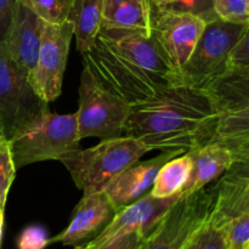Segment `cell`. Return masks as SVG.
Masks as SVG:
<instances>
[{
	"label": "cell",
	"instance_id": "obj_22",
	"mask_svg": "<svg viewBox=\"0 0 249 249\" xmlns=\"http://www.w3.org/2000/svg\"><path fill=\"white\" fill-rule=\"evenodd\" d=\"M45 23L58 24L67 19L70 0H19Z\"/></svg>",
	"mask_w": 249,
	"mask_h": 249
},
{
	"label": "cell",
	"instance_id": "obj_25",
	"mask_svg": "<svg viewBox=\"0 0 249 249\" xmlns=\"http://www.w3.org/2000/svg\"><path fill=\"white\" fill-rule=\"evenodd\" d=\"M219 18L235 23H249V0H214Z\"/></svg>",
	"mask_w": 249,
	"mask_h": 249
},
{
	"label": "cell",
	"instance_id": "obj_31",
	"mask_svg": "<svg viewBox=\"0 0 249 249\" xmlns=\"http://www.w3.org/2000/svg\"><path fill=\"white\" fill-rule=\"evenodd\" d=\"M19 0H0V43H4Z\"/></svg>",
	"mask_w": 249,
	"mask_h": 249
},
{
	"label": "cell",
	"instance_id": "obj_24",
	"mask_svg": "<svg viewBox=\"0 0 249 249\" xmlns=\"http://www.w3.org/2000/svg\"><path fill=\"white\" fill-rule=\"evenodd\" d=\"M228 226L219 225L207 219L195 236L194 249H229Z\"/></svg>",
	"mask_w": 249,
	"mask_h": 249
},
{
	"label": "cell",
	"instance_id": "obj_12",
	"mask_svg": "<svg viewBox=\"0 0 249 249\" xmlns=\"http://www.w3.org/2000/svg\"><path fill=\"white\" fill-rule=\"evenodd\" d=\"M204 26L206 22L192 15L152 6L151 32L179 72L194 51Z\"/></svg>",
	"mask_w": 249,
	"mask_h": 249
},
{
	"label": "cell",
	"instance_id": "obj_9",
	"mask_svg": "<svg viewBox=\"0 0 249 249\" xmlns=\"http://www.w3.org/2000/svg\"><path fill=\"white\" fill-rule=\"evenodd\" d=\"M46 109L48 104L36 94L26 73L15 65L0 43V134L10 140Z\"/></svg>",
	"mask_w": 249,
	"mask_h": 249
},
{
	"label": "cell",
	"instance_id": "obj_16",
	"mask_svg": "<svg viewBox=\"0 0 249 249\" xmlns=\"http://www.w3.org/2000/svg\"><path fill=\"white\" fill-rule=\"evenodd\" d=\"M214 201L208 219L228 226L249 214V163H235L213 184Z\"/></svg>",
	"mask_w": 249,
	"mask_h": 249
},
{
	"label": "cell",
	"instance_id": "obj_20",
	"mask_svg": "<svg viewBox=\"0 0 249 249\" xmlns=\"http://www.w3.org/2000/svg\"><path fill=\"white\" fill-rule=\"evenodd\" d=\"M104 0H70L67 21L73 27L80 53L90 50L101 29Z\"/></svg>",
	"mask_w": 249,
	"mask_h": 249
},
{
	"label": "cell",
	"instance_id": "obj_7",
	"mask_svg": "<svg viewBox=\"0 0 249 249\" xmlns=\"http://www.w3.org/2000/svg\"><path fill=\"white\" fill-rule=\"evenodd\" d=\"M131 107L102 87L84 68L80 77L79 107L75 112L78 136L101 140L124 135Z\"/></svg>",
	"mask_w": 249,
	"mask_h": 249
},
{
	"label": "cell",
	"instance_id": "obj_29",
	"mask_svg": "<svg viewBox=\"0 0 249 249\" xmlns=\"http://www.w3.org/2000/svg\"><path fill=\"white\" fill-rule=\"evenodd\" d=\"M249 31L231 49L228 57V68H249Z\"/></svg>",
	"mask_w": 249,
	"mask_h": 249
},
{
	"label": "cell",
	"instance_id": "obj_21",
	"mask_svg": "<svg viewBox=\"0 0 249 249\" xmlns=\"http://www.w3.org/2000/svg\"><path fill=\"white\" fill-rule=\"evenodd\" d=\"M190 170L191 160L186 152L172 158L160 169L150 192L155 197H170L182 192L189 179Z\"/></svg>",
	"mask_w": 249,
	"mask_h": 249
},
{
	"label": "cell",
	"instance_id": "obj_1",
	"mask_svg": "<svg viewBox=\"0 0 249 249\" xmlns=\"http://www.w3.org/2000/svg\"><path fill=\"white\" fill-rule=\"evenodd\" d=\"M216 121L206 90L178 84L131 107L124 135L139 140L150 151H189L211 142Z\"/></svg>",
	"mask_w": 249,
	"mask_h": 249
},
{
	"label": "cell",
	"instance_id": "obj_13",
	"mask_svg": "<svg viewBox=\"0 0 249 249\" xmlns=\"http://www.w3.org/2000/svg\"><path fill=\"white\" fill-rule=\"evenodd\" d=\"M181 195L182 192H179L170 197H155L147 192L117 212L91 242L95 247L100 248L113 238L129 232H139L146 238Z\"/></svg>",
	"mask_w": 249,
	"mask_h": 249
},
{
	"label": "cell",
	"instance_id": "obj_18",
	"mask_svg": "<svg viewBox=\"0 0 249 249\" xmlns=\"http://www.w3.org/2000/svg\"><path fill=\"white\" fill-rule=\"evenodd\" d=\"M186 153L191 160V170L182 195L194 194L208 186L236 163L232 153L218 142H209Z\"/></svg>",
	"mask_w": 249,
	"mask_h": 249
},
{
	"label": "cell",
	"instance_id": "obj_36",
	"mask_svg": "<svg viewBox=\"0 0 249 249\" xmlns=\"http://www.w3.org/2000/svg\"><path fill=\"white\" fill-rule=\"evenodd\" d=\"M197 233H198V232H197ZM194 240H195V238H194ZM194 240H192L191 242H190L189 245H187L186 247H185L184 249H194Z\"/></svg>",
	"mask_w": 249,
	"mask_h": 249
},
{
	"label": "cell",
	"instance_id": "obj_14",
	"mask_svg": "<svg viewBox=\"0 0 249 249\" xmlns=\"http://www.w3.org/2000/svg\"><path fill=\"white\" fill-rule=\"evenodd\" d=\"M185 152L182 148L164 150L157 157L142 163L136 162L121 173L104 191L116 212L150 192L163 164Z\"/></svg>",
	"mask_w": 249,
	"mask_h": 249
},
{
	"label": "cell",
	"instance_id": "obj_37",
	"mask_svg": "<svg viewBox=\"0 0 249 249\" xmlns=\"http://www.w3.org/2000/svg\"><path fill=\"white\" fill-rule=\"evenodd\" d=\"M0 136H2V135H1V134H0Z\"/></svg>",
	"mask_w": 249,
	"mask_h": 249
},
{
	"label": "cell",
	"instance_id": "obj_10",
	"mask_svg": "<svg viewBox=\"0 0 249 249\" xmlns=\"http://www.w3.org/2000/svg\"><path fill=\"white\" fill-rule=\"evenodd\" d=\"M72 38L73 27L67 19L58 24H45L38 58L28 74V82L46 104L61 95Z\"/></svg>",
	"mask_w": 249,
	"mask_h": 249
},
{
	"label": "cell",
	"instance_id": "obj_3",
	"mask_svg": "<svg viewBox=\"0 0 249 249\" xmlns=\"http://www.w3.org/2000/svg\"><path fill=\"white\" fill-rule=\"evenodd\" d=\"M84 68L107 90L118 96L130 107L145 104L160 92L180 80L152 73L133 62L124 60L95 43L82 53Z\"/></svg>",
	"mask_w": 249,
	"mask_h": 249
},
{
	"label": "cell",
	"instance_id": "obj_35",
	"mask_svg": "<svg viewBox=\"0 0 249 249\" xmlns=\"http://www.w3.org/2000/svg\"><path fill=\"white\" fill-rule=\"evenodd\" d=\"M74 249H97L96 247L94 246V243L90 241V242L85 243V245H82V246H77Z\"/></svg>",
	"mask_w": 249,
	"mask_h": 249
},
{
	"label": "cell",
	"instance_id": "obj_2",
	"mask_svg": "<svg viewBox=\"0 0 249 249\" xmlns=\"http://www.w3.org/2000/svg\"><path fill=\"white\" fill-rule=\"evenodd\" d=\"M150 148L131 136L101 140L90 148H78L60 160L84 195L105 191L107 186L135 164Z\"/></svg>",
	"mask_w": 249,
	"mask_h": 249
},
{
	"label": "cell",
	"instance_id": "obj_23",
	"mask_svg": "<svg viewBox=\"0 0 249 249\" xmlns=\"http://www.w3.org/2000/svg\"><path fill=\"white\" fill-rule=\"evenodd\" d=\"M160 10L192 15L206 23L219 18L214 9V0H173Z\"/></svg>",
	"mask_w": 249,
	"mask_h": 249
},
{
	"label": "cell",
	"instance_id": "obj_30",
	"mask_svg": "<svg viewBox=\"0 0 249 249\" xmlns=\"http://www.w3.org/2000/svg\"><path fill=\"white\" fill-rule=\"evenodd\" d=\"M145 238L139 232H129L118 236L97 249H139Z\"/></svg>",
	"mask_w": 249,
	"mask_h": 249
},
{
	"label": "cell",
	"instance_id": "obj_34",
	"mask_svg": "<svg viewBox=\"0 0 249 249\" xmlns=\"http://www.w3.org/2000/svg\"><path fill=\"white\" fill-rule=\"evenodd\" d=\"M4 209L5 208H0V243H1L2 225H4Z\"/></svg>",
	"mask_w": 249,
	"mask_h": 249
},
{
	"label": "cell",
	"instance_id": "obj_6",
	"mask_svg": "<svg viewBox=\"0 0 249 249\" xmlns=\"http://www.w3.org/2000/svg\"><path fill=\"white\" fill-rule=\"evenodd\" d=\"M248 31L249 23L221 18L206 23L189 60L180 70L181 84L206 89L209 83L229 70V53Z\"/></svg>",
	"mask_w": 249,
	"mask_h": 249
},
{
	"label": "cell",
	"instance_id": "obj_26",
	"mask_svg": "<svg viewBox=\"0 0 249 249\" xmlns=\"http://www.w3.org/2000/svg\"><path fill=\"white\" fill-rule=\"evenodd\" d=\"M10 140L0 136V190L9 191L16 177Z\"/></svg>",
	"mask_w": 249,
	"mask_h": 249
},
{
	"label": "cell",
	"instance_id": "obj_28",
	"mask_svg": "<svg viewBox=\"0 0 249 249\" xmlns=\"http://www.w3.org/2000/svg\"><path fill=\"white\" fill-rule=\"evenodd\" d=\"M49 245L46 231L40 226L24 229L18 237L19 249H44Z\"/></svg>",
	"mask_w": 249,
	"mask_h": 249
},
{
	"label": "cell",
	"instance_id": "obj_27",
	"mask_svg": "<svg viewBox=\"0 0 249 249\" xmlns=\"http://www.w3.org/2000/svg\"><path fill=\"white\" fill-rule=\"evenodd\" d=\"M228 243L229 249H249V214L229 224Z\"/></svg>",
	"mask_w": 249,
	"mask_h": 249
},
{
	"label": "cell",
	"instance_id": "obj_15",
	"mask_svg": "<svg viewBox=\"0 0 249 249\" xmlns=\"http://www.w3.org/2000/svg\"><path fill=\"white\" fill-rule=\"evenodd\" d=\"M45 24L26 5L18 1L2 44L9 57L27 77L36 63Z\"/></svg>",
	"mask_w": 249,
	"mask_h": 249
},
{
	"label": "cell",
	"instance_id": "obj_33",
	"mask_svg": "<svg viewBox=\"0 0 249 249\" xmlns=\"http://www.w3.org/2000/svg\"><path fill=\"white\" fill-rule=\"evenodd\" d=\"M9 191H4V190H0V208H5V204H6V198Z\"/></svg>",
	"mask_w": 249,
	"mask_h": 249
},
{
	"label": "cell",
	"instance_id": "obj_32",
	"mask_svg": "<svg viewBox=\"0 0 249 249\" xmlns=\"http://www.w3.org/2000/svg\"><path fill=\"white\" fill-rule=\"evenodd\" d=\"M150 1L153 7H156V9H160V7L165 6V5H168L169 2H172L173 0H150Z\"/></svg>",
	"mask_w": 249,
	"mask_h": 249
},
{
	"label": "cell",
	"instance_id": "obj_4",
	"mask_svg": "<svg viewBox=\"0 0 249 249\" xmlns=\"http://www.w3.org/2000/svg\"><path fill=\"white\" fill-rule=\"evenodd\" d=\"M75 113L57 114L49 109L32 119L10 139L12 160L16 170L44 160H60L78 150Z\"/></svg>",
	"mask_w": 249,
	"mask_h": 249
},
{
	"label": "cell",
	"instance_id": "obj_17",
	"mask_svg": "<svg viewBox=\"0 0 249 249\" xmlns=\"http://www.w3.org/2000/svg\"><path fill=\"white\" fill-rule=\"evenodd\" d=\"M116 213L104 191L83 195L67 228L55 237L49 238V245L57 242L66 246L77 245L106 226Z\"/></svg>",
	"mask_w": 249,
	"mask_h": 249
},
{
	"label": "cell",
	"instance_id": "obj_19",
	"mask_svg": "<svg viewBox=\"0 0 249 249\" xmlns=\"http://www.w3.org/2000/svg\"><path fill=\"white\" fill-rule=\"evenodd\" d=\"M150 0H104L101 28L140 29L151 33Z\"/></svg>",
	"mask_w": 249,
	"mask_h": 249
},
{
	"label": "cell",
	"instance_id": "obj_5",
	"mask_svg": "<svg viewBox=\"0 0 249 249\" xmlns=\"http://www.w3.org/2000/svg\"><path fill=\"white\" fill-rule=\"evenodd\" d=\"M215 109L214 140L241 145L249 140V68H231L204 89Z\"/></svg>",
	"mask_w": 249,
	"mask_h": 249
},
{
	"label": "cell",
	"instance_id": "obj_11",
	"mask_svg": "<svg viewBox=\"0 0 249 249\" xmlns=\"http://www.w3.org/2000/svg\"><path fill=\"white\" fill-rule=\"evenodd\" d=\"M95 43L150 72L175 78L181 83L180 72L172 65L152 32L101 28Z\"/></svg>",
	"mask_w": 249,
	"mask_h": 249
},
{
	"label": "cell",
	"instance_id": "obj_8",
	"mask_svg": "<svg viewBox=\"0 0 249 249\" xmlns=\"http://www.w3.org/2000/svg\"><path fill=\"white\" fill-rule=\"evenodd\" d=\"M213 201V185L181 195L139 249H184L207 221Z\"/></svg>",
	"mask_w": 249,
	"mask_h": 249
}]
</instances>
